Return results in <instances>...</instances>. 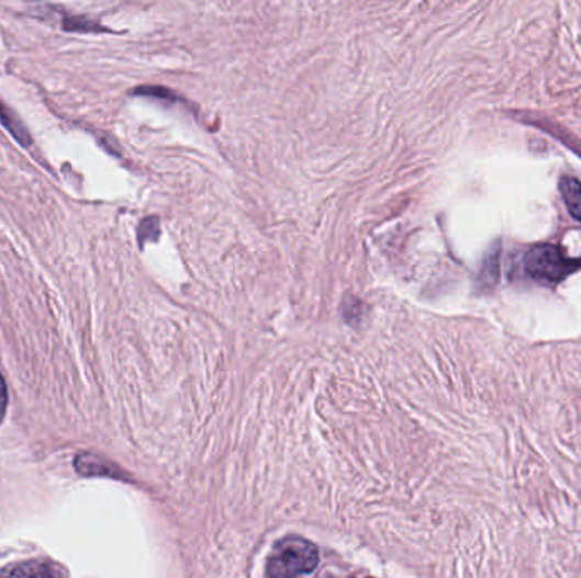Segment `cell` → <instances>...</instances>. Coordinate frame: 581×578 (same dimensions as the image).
Wrapping results in <instances>:
<instances>
[{
    "mask_svg": "<svg viewBox=\"0 0 581 578\" xmlns=\"http://www.w3.org/2000/svg\"><path fill=\"white\" fill-rule=\"evenodd\" d=\"M0 121H2V124L11 131L12 136H14L18 141L23 143V145H30L31 139L30 135H27V131L24 129L23 124L15 120L11 112L2 105V102H0Z\"/></svg>",
    "mask_w": 581,
    "mask_h": 578,
    "instance_id": "5b68a950",
    "label": "cell"
},
{
    "mask_svg": "<svg viewBox=\"0 0 581 578\" xmlns=\"http://www.w3.org/2000/svg\"><path fill=\"white\" fill-rule=\"evenodd\" d=\"M158 233H160V224H158L157 217H148L139 226V241L145 242L148 239H157Z\"/></svg>",
    "mask_w": 581,
    "mask_h": 578,
    "instance_id": "52a82bcc",
    "label": "cell"
},
{
    "mask_svg": "<svg viewBox=\"0 0 581 578\" xmlns=\"http://www.w3.org/2000/svg\"><path fill=\"white\" fill-rule=\"evenodd\" d=\"M5 409H8V387H5L4 378L0 375V421L4 419Z\"/></svg>",
    "mask_w": 581,
    "mask_h": 578,
    "instance_id": "9c48e42d",
    "label": "cell"
},
{
    "mask_svg": "<svg viewBox=\"0 0 581 578\" xmlns=\"http://www.w3.org/2000/svg\"><path fill=\"white\" fill-rule=\"evenodd\" d=\"M136 93H142L145 98L166 99V101H177L176 93L170 90L161 89V87H142L136 90Z\"/></svg>",
    "mask_w": 581,
    "mask_h": 578,
    "instance_id": "ba28073f",
    "label": "cell"
},
{
    "mask_svg": "<svg viewBox=\"0 0 581 578\" xmlns=\"http://www.w3.org/2000/svg\"><path fill=\"white\" fill-rule=\"evenodd\" d=\"M319 567V549L300 536L279 541L267 562V578H297Z\"/></svg>",
    "mask_w": 581,
    "mask_h": 578,
    "instance_id": "6da1fadb",
    "label": "cell"
},
{
    "mask_svg": "<svg viewBox=\"0 0 581 578\" xmlns=\"http://www.w3.org/2000/svg\"><path fill=\"white\" fill-rule=\"evenodd\" d=\"M561 194L567 202L568 209H570L571 216L574 219L581 220V182L580 180L573 179V177H562Z\"/></svg>",
    "mask_w": 581,
    "mask_h": 578,
    "instance_id": "277c9868",
    "label": "cell"
},
{
    "mask_svg": "<svg viewBox=\"0 0 581 578\" xmlns=\"http://www.w3.org/2000/svg\"><path fill=\"white\" fill-rule=\"evenodd\" d=\"M0 578H65L57 565L46 562H26L0 570Z\"/></svg>",
    "mask_w": 581,
    "mask_h": 578,
    "instance_id": "3957f363",
    "label": "cell"
},
{
    "mask_svg": "<svg viewBox=\"0 0 581 578\" xmlns=\"http://www.w3.org/2000/svg\"><path fill=\"white\" fill-rule=\"evenodd\" d=\"M580 267L581 260L565 257L561 248L556 245H537L530 248L524 257L525 273L530 279L546 282V284H558Z\"/></svg>",
    "mask_w": 581,
    "mask_h": 578,
    "instance_id": "7a4b0ae2",
    "label": "cell"
},
{
    "mask_svg": "<svg viewBox=\"0 0 581 578\" xmlns=\"http://www.w3.org/2000/svg\"><path fill=\"white\" fill-rule=\"evenodd\" d=\"M365 316V307L357 298L349 297L344 301V317L347 321L357 322Z\"/></svg>",
    "mask_w": 581,
    "mask_h": 578,
    "instance_id": "8992f818",
    "label": "cell"
}]
</instances>
